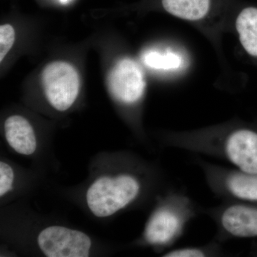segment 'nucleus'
Returning <instances> with one entry per match:
<instances>
[{
  "mask_svg": "<svg viewBox=\"0 0 257 257\" xmlns=\"http://www.w3.org/2000/svg\"><path fill=\"white\" fill-rule=\"evenodd\" d=\"M169 146L224 160L236 169L257 174V133L234 121L168 134Z\"/></svg>",
  "mask_w": 257,
  "mask_h": 257,
  "instance_id": "1",
  "label": "nucleus"
},
{
  "mask_svg": "<svg viewBox=\"0 0 257 257\" xmlns=\"http://www.w3.org/2000/svg\"><path fill=\"white\" fill-rule=\"evenodd\" d=\"M199 211L187 193L175 189L161 199L145 227L144 239L156 247H170L183 236Z\"/></svg>",
  "mask_w": 257,
  "mask_h": 257,
  "instance_id": "2",
  "label": "nucleus"
},
{
  "mask_svg": "<svg viewBox=\"0 0 257 257\" xmlns=\"http://www.w3.org/2000/svg\"><path fill=\"white\" fill-rule=\"evenodd\" d=\"M235 0H160L169 15L192 24L209 35L219 36L231 23Z\"/></svg>",
  "mask_w": 257,
  "mask_h": 257,
  "instance_id": "3",
  "label": "nucleus"
},
{
  "mask_svg": "<svg viewBox=\"0 0 257 257\" xmlns=\"http://www.w3.org/2000/svg\"><path fill=\"white\" fill-rule=\"evenodd\" d=\"M209 189L224 202H257V174L196 159Z\"/></svg>",
  "mask_w": 257,
  "mask_h": 257,
  "instance_id": "4",
  "label": "nucleus"
},
{
  "mask_svg": "<svg viewBox=\"0 0 257 257\" xmlns=\"http://www.w3.org/2000/svg\"><path fill=\"white\" fill-rule=\"evenodd\" d=\"M42 80L45 95L56 109L65 111L74 104L79 94V78L73 66L62 61L47 64Z\"/></svg>",
  "mask_w": 257,
  "mask_h": 257,
  "instance_id": "5",
  "label": "nucleus"
},
{
  "mask_svg": "<svg viewBox=\"0 0 257 257\" xmlns=\"http://www.w3.org/2000/svg\"><path fill=\"white\" fill-rule=\"evenodd\" d=\"M108 86L116 100L126 105H135L143 99L146 89L143 69L133 59H121L111 69Z\"/></svg>",
  "mask_w": 257,
  "mask_h": 257,
  "instance_id": "6",
  "label": "nucleus"
},
{
  "mask_svg": "<svg viewBox=\"0 0 257 257\" xmlns=\"http://www.w3.org/2000/svg\"><path fill=\"white\" fill-rule=\"evenodd\" d=\"M38 244L47 256L87 257L92 243L82 231L52 226L41 231Z\"/></svg>",
  "mask_w": 257,
  "mask_h": 257,
  "instance_id": "7",
  "label": "nucleus"
},
{
  "mask_svg": "<svg viewBox=\"0 0 257 257\" xmlns=\"http://www.w3.org/2000/svg\"><path fill=\"white\" fill-rule=\"evenodd\" d=\"M142 61L152 70L175 77L186 73L192 64L187 50L175 44L145 50L142 55Z\"/></svg>",
  "mask_w": 257,
  "mask_h": 257,
  "instance_id": "8",
  "label": "nucleus"
},
{
  "mask_svg": "<svg viewBox=\"0 0 257 257\" xmlns=\"http://www.w3.org/2000/svg\"><path fill=\"white\" fill-rule=\"evenodd\" d=\"M231 23L234 24L240 44L245 52L257 58V7L240 5L235 0Z\"/></svg>",
  "mask_w": 257,
  "mask_h": 257,
  "instance_id": "9",
  "label": "nucleus"
},
{
  "mask_svg": "<svg viewBox=\"0 0 257 257\" xmlns=\"http://www.w3.org/2000/svg\"><path fill=\"white\" fill-rule=\"evenodd\" d=\"M5 131L7 141L18 153L30 155L36 150L35 132L23 116L14 115L8 117L5 121Z\"/></svg>",
  "mask_w": 257,
  "mask_h": 257,
  "instance_id": "10",
  "label": "nucleus"
},
{
  "mask_svg": "<svg viewBox=\"0 0 257 257\" xmlns=\"http://www.w3.org/2000/svg\"><path fill=\"white\" fill-rule=\"evenodd\" d=\"M221 252V243L214 241L199 246H187L175 248L163 255L165 257H203L220 256Z\"/></svg>",
  "mask_w": 257,
  "mask_h": 257,
  "instance_id": "11",
  "label": "nucleus"
},
{
  "mask_svg": "<svg viewBox=\"0 0 257 257\" xmlns=\"http://www.w3.org/2000/svg\"><path fill=\"white\" fill-rule=\"evenodd\" d=\"M15 40V31L10 25L0 27V61L1 62L11 50Z\"/></svg>",
  "mask_w": 257,
  "mask_h": 257,
  "instance_id": "12",
  "label": "nucleus"
},
{
  "mask_svg": "<svg viewBox=\"0 0 257 257\" xmlns=\"http://www.w3.org/2000/svg\"><path fill=\"white\" fill-rule=\"evenodd\" d=\"M14 172L10 166L0 162V196L3 197L13 187Z\"/></svg>",
  "mask_w": 257,
  "mask_h": 257,
  "instance_id": "13",
  "label": "nucleus"
},
{
  "mask_svg": "<svg viewBox=\"0 0 257 257\" xmlns=\"http://www.w3.org/2000/svg\"><path fill=\"white\" fill-rule=\"evenodd\" d=\"M60 3H62V4L65 5L67 4V3H68L70 1V0H60Z\"/></svg>",
  "mask_w": 257,
  "mask_h": 257,
  "instance_id": "14",
  "label": "nucleus"
}]
</instances>
